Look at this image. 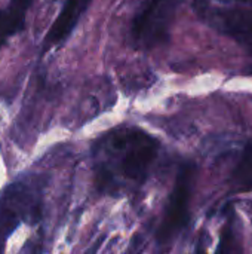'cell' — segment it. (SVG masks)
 Listing matches in <instances>:
<instances>
[{
	"label": "cell",
	"instance_id": "4",
	"mask_svg": "<svg viewBox=\"0 0 252 254\" xmlns=\"http://www.w3.org/2000/svg\"><path fill=\"white\" fill-rule=\"evenodd\" d=\"M195 183V167L183 165L175 179L174 189L169 195L162 222L157 228L156 240L160 247L171 246L183 232L190 220V201Z\"/></svg>",
	"mask_w": 252,
	"mask_h": 254
},
{
	"label": "cell",
	"instance_id": "6",
	"mask_svg": "<svg viewBox=\"0 0 252 254\" xmlns=\"http://www.w3.org/2000/svg\"><path fill=\"white\" fill-rule=\"evenodd\" d=\"M91 1L92 0H67L62 10L59 12L58 18L55 19V22L52 24L46 36L45 46L49 48V46L62 43L71 34V31L74 30L80 18L89 7Z\"/></svg>",
	"mask_w": 252,
	"mask_h": 254
},
{
	"label": "cell",
	"instance_id": "1",
	"mask_svg": "<svg viewBox=\"0 0 252 254\" xmlns=\"http://www.w3.org/2000/svg\"><path fill=\"white\" fill-rule=\"evenodd\" d=\"M159 153V141L137 127H119L92 147L95 182L101 192L119 195L141 186Z\"/></svg>",
	"mask_w": 252,
	"mask_h": 254
},
{
	"label": "cell",
	"instance_id": "10",
	"mask_svg": "<svg viewBox=\"0 0 252 254\" xmlns=\"http://www.w3.org/2000/svg\"><path fill=\"white\" fill-rule=\"evenodd\" d=\"M143 250H144V240H143L141 234H135L125 254H143Z\"/></svg>",
	"mask_w": 252,
	"mask_h": 254
},
{
	"label": "cell",
	"instance_id": "8",
	"mask_svg": "<svg viewBox=\"0 0 252 254\" xmlns=\"http://www.w3.org/2000/svg\"><path fill=\"white\" fill-rule=\"evenodd\" d=\"M217 254H242V246H241V241H239L238 232H236L235 213H232L229 216V219L226 220V223L221 229Z\"/></svg>",
	"mask_w": 252,
	"mask_h": 254
},
{
	"label": "cell",
	"instance_id": "3",
	"mask_svg": "<svg viewBox=\"0 0 252 254\" xmlns=\"http://www.w3.org/2000/svg\"><path fill=\"white\" fill-rule=\"evenodd\" d=\"M198 16L233 39L252 58V0H195Z\"/></svg>",
	"mask_w": 252,
	"mask_h": 254
},
{
	"label": "cell",
	"instance_id": "2",
	"mask_svg": "<svg viewBox=\"0 0 252 254\" xmlns=\"http://www.w3.org/2000/svg\"><path fill=\"white\" fill-rule=\"evenodd\" d=\"M46 179L37 173H25L0 193V254L6 243L22 225H37L43 219Z\"/></svg>",
	"mask_w": 252,
	"mask_h": 254
},
{
	"label": "cell",
	"instance_id": "7",
	"mask_svg": "<svg viewBox=\"0 0 252 254\" xmlns=\"http://www.w3.org/2000/svg\"><path fill=\"white\" fill-rule=\"evenodd\" d=\"M36 0H9L6 9H0V48L6 40L21 31L25 22V13Z\"/></svg>",
	"mask_w": 252,
	"mask_h": 254
},
{
	"label": "cell",
	"instance_id": "5",
	"mask_svg": "<svg viewBox=\"0 0 252 254\" xmlns=\"http://www.w3.org/2000/svg\"><path fill=\"white\" fill-rule=\"evenodd\" d=\"M184 0H149L137 13L132 37L143 49H153L168 40L178 7Z\"/></svg>",
	"mask_w": 252,
	"mask_h": 254
},
{
	"label": "cell",
	"instance_id": "9",
	"mask_svg": "<svg viewBox=\"0 0 252 254\" xmlns=\"http://www.w3.org/2000/svg\"><path fill=\"white\" fill-rule=\"evenodd\" d=\"M233 180L239 189H252V140L247 141L242 150L241 161L233 171Z\"/></svg>",
	"mask_w": 252,
	"mask_h": 254
},
{
	"label": "cell",
	"instance_id": "11",
	"mask_svg": "<svg viewBox=\"0 0 252 254\" xmlns=\"http://www.w3.org/2000/svg\"><path fill=\"white\" fill-rule=\"evenodd\" d=\"M208 246H209V237L205 229H202L198 243H196V250L195 254H208Z\"/></svg>",
	"mask_w": 252,
	"mask_h": 254
}]
</instances>
